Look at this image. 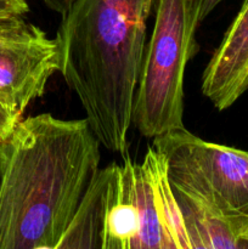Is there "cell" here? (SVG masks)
Instances as JSON below:
<instances>
[{
    "instance_id": "1",
    "label": "cell",
    "mask_w": 248,
    "mask_h": 249,
    "mask_svg": "<svg viewBox=\"0 0 248 249\" xmlns=\"http://www.w3.org/2000/svg\"><path fill=\"white\" fill-rule=\"evenodd\" d=\"M100 141L87 118L19 119L1 142L0 249H56L96 175Z\"/></svg>"
},
{
    "instance_id": "2",
    "label": "cell",
    "mask_w": 248,
    "mask_h": 249,
    "mask_svg": "<svg viewBox=\"0 0 248 249\" xmlns=\"http://www.w3.org/2000/svg\"><path fill=\"white\" fill-rule=\"evenodd\" d=\"M156 5L157 0H74L56 36L66 84L100 143L123 156Z\"/></svg>"
},
{
    "instance_id": "3",
    "label": "cell",
    "mask_w": 248,
    "mask_h": 249,
    "mask_svg": "<svg viewBox=\"0 0 248 249\" xmlns=\"http://www.w3.org/2000/svg\"><path fill=\"white\" fill-rule=\"evenodd\" d=\"M201 0H157L133 109V124L155 139L184 129L186 66L198 50Z\"/></svg>"
},
{
    "instance_id": "4",
    "label": "cell",
    "mask_w": 248,
    "mask_h": 249,
    "mask_svg": "<svg viewBox=\"0 0 248 249\" xmlns=\"http://www.w3.org/2000/svg\"><path fill=\"white\" fill-rule=\"evenodd\" d=\"M172 185L213 211L248 216V152L202 140L186 129L153 139Z\"/></svg>"
},
{
    "instance_id": "5",
    "label": "cell",
    "mask_w": 248,
    "mask_h": 249,
    "mask_svg": "<svg viewBox=\"0 0 248 249\" xmlns=\"http://www.w3.org/2000/svg\"><path fill=\"white\" fill-rule=\"evenodd\" d=\"M60 46L38 26L0 46V102L21 119L32 101L44 95L49 79L60 72Z\"/></svg>"
},
{
    "instance_id": "6",
    "label": "cell",
    "mask_w": 248,
    "mask_h": 249,
    "mask_svg": "<svg viewBox=\"0 0 248 249\" xmlns=\"http://www.w3.org/2000/svg\"><path fill=\"white\" fill-rule=\"evenodd\" d=\"M202 94L219 111L248 91V0H245L202 77Z\"/></svg>"
},
{
    "instance_id": "7",
    "label": "cell",
    "mask_w": 248,
    "mask_h": 249,
    "mask_svg": "<svg viewBox=\"0 0 248 249\" xmlns=\"http://www.w3.org/2000/svg\"><path fill=\"white\" fill-rule=\"evenodd\" d=\"M119 175L121 164L117 163L97 170L56 249H102L107 216L118 192Z\"/></svg>"
},
{
    "instance_id": "8",
    "label": "cell",
    "mask_w": 248,
    "mask_h": 249,
    "mask_svg": "<svg viewBox=\"0 0 248 249\" xmlns=\"http://www.w3.org/2000/svg\"><path fill=\"white\" fill-rule=\"evenodd\" d=\"M172 186L191 249H248V216L223 215L185 190Z\"/></svg>"
},
{
    "instance_id": "9",
    "label": "cell",
    "mask_w": 248,
    "mask_h": 249,
    "mask_svg": "<svg viewBox=\"0 0 248 249\" xmlns=\"http://www.w3.org/2000/svg\"><path fill=\"white\" fill-rule=\"evenodd\" d=\"M122 167L140 220L135 249H174L163 223L148 168L143 162H133L128 155Z\"/></svg>"
},
{
    "instance_id": "10",
    "label": "cell",
    "mask_w": 248,
    "mask_h": 249,
    "mask_svg": "<svg viewBox=\"0 0 248 249\" xmlns=\"http://www.w3.org/2000/svg\"><path fill=\"white\" fill-rule=\"evenodd\" d=\"M31 24L23 18V16L0 17V46L26 32Z\"/></svg>"
},
{
    "instance_id": "11",
    "label": "cell",
    "mask_w": 248,
    "mask_h": 249,
    "mask_svg": "<svg viewBox=\"0 0 248 249\" xmlns=\"http://www.w3.org/2000/svg\"><path fill=\"white\" fill-rule=\"evenodd\" d=\"M28 12L26 0H0V17L23 16Z\"/></svg>"
},
{
    "instance_id": "12",
    "label": "cell",
    "mask_w": 248,
    "mask_h": 249,
    "mask_svg": "<svg viewBox=\"0 0 248 249\" xmlns=\"http://www.w3.org/2000/svg\"><path fill=\"white\" fill-rule=\"evenodd\" d=\"M18 121L19 118L10 113L0 102V143L9 138Z\"/></svg>"
},
{
    "instance_id": "13",
    "label": "cell",
    "mask_w": 248,
    "mask_h": 249,
    "mask_svg": "<svg viewBox=\"0 0 248 249\" xmlns=\"http://www.w3.org/2000/svg\"><path fill=\"white\" fill-rule=\"evenodd\" d=\"M44 4L53 11L63 15L74 2V0H43Z\"/></svg>"
},
{
    "instance_id": "14",
    "label": "cell",
    "mask_w": 248,
    "mask_h": 249,
    "mask_svg": "<svg viewBox=\"0 0 248 249\" xmlns=\"http://www.w3.org/2000/svg\"><path fill=\"white\" fill-rule=\"evenodd\" d=\"M224 0H201L199 4V18L201 22Z\"/></svg>"
},
{
    "instance_id": "15",
    "label": "cell",
    "mask_w": 248,
    "mask_h": 249,
    "mask_svg": "<svg viewBox=\"0 0 248 249\" xmlns=\"http://www.w3.org/2000/svg\"><path fill=\"white\" fill-rule=\"evenodd\" d=\"M1 168H2V150H1V143H0V178H1Z\"/></svg>"
}]
</instances>
